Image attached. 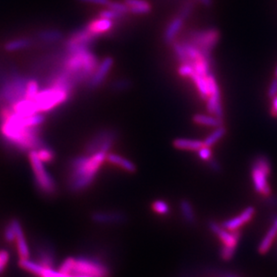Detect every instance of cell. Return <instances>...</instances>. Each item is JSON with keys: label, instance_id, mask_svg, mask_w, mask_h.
<instances>
[{"label": "cell", "instance_id": "1", "mask_svg": "<svg viewBox=\"0 0 277 277\" xmlns=\"http://www.w3.org/2000/svg\"><path fill=\"white\" fill-rule=\"evenodd\" d=\"M25 116L7 104L0 106V133L5 141L21 151L36 150L46 146L39 127H25Z\"/></svg>", "mask_w": 277, "mask_h": 277}, {"label": "cell", "instance_id": "2", "mask_svg": "<svg viewBox=\"0 0 277 277\" xmlns=\"http://www.w3.org/2000/svg\"><path fill=\"white\" fill-rule=\"evenodd\" d=\"M105 152H96L93 155H80L70 162V175L68 187L72 193L86 190L94 182L100 167L106 160Z\"/></svg>", "mask_w": 277, "mask_h": 277}, {"label": "cell", "instance_id": "3", "mask_svg": "<svg viewBox=\"0 0 277 277\" xmlns=\"http://www.w3.org/2000/svg\"><path fill=\"white\" fill-rule=\"evenodd\" d=\"M28 80L17 73H0V95L5 104L12 105L25 98Z\"/></svg>", "mask_w": 277, "mask_h": 277}, {"label": "cell", "instance_id": "4", "mask_svg": "<svg viewBox=\"0 0 277 277\" xmlns=\"http://www.w3.org/2000/svg\"><path fill=\"white\" fill-rule=\"evenodd\" d=\"M111 271L108 265L95 257H75L74 270L71 276L85 275L88 277H110Z\"/></svg>", "mask_w": 277, "mask_h": 277}, {"label": "cell", "instance_id": "5", "mask_svg": "<svg viewBox=\"0 0 277 277\" xmlns=\"http://www.w3.org/2000/svg\"><path fill=\"white\" fill-rule=\"evenodd\" d=\"M30 163L32 165L34 181L36 184L39 191L43 195H52L57 191V185L53 178L50 176V173L47 171L45 167L43 165V162L38 157L35 150L29 151Z\"/></svg>", "mask_w": 277, "mask_h": 277}, {"label": "cell", "instance_id": "6", "mask_svg": "<svg viewBox=\"0 0 277 277\" xmlns=\"http://www.w3.org/2000/svg\"><path fill=\"white\" fill-rule=\"evenodd\" d=\"M219 40V33L215 28L191 31L184 41L198 48L203 55L211 62V50Z\"/></svg>", "mask_w": 277, "mask_h": 277}, {"label": "cell", "instance_id": "7", "mask_svg": "<svg viewBox=\"0 0 277 277\" xmlns=\"http://www.w3.org/2000/svg\"><path fill=\"white\" fill-rule=\"evenodd\" d=\"M270 172V163L266 157L259 156L254 160L251 169L253 186L257 193L265 197L271 195V187L268 183Z\"/></svg>", "mask_w": 277, "mask_h": 277}, {"label": "cell", "instance_id": "8", "mask_svg": "<svg viewBox=\"0 0 277 277\" xmlns=\"http://www.w3.org/2000/svg\"><path fill=\"white\" fill-rule=\"evenodd\" d=\"M71 94L61 89L48 87L45 89L39 91L34 97V103L36 104L38 113L50 112L54 108L58 107L62 103H65L69 99Z\"/></svg>", "mask_w": 277, "mask_h": 277}, {"label": "cell", "instance_id": "9", "mask_svg": "<svg viewBox=\"0 0 277 277\" xmlns=\"http://www.w3.org/2000/svg\"><path fill=\"white\" fill-rule=\"evenodd\" d=\"M118 138V132L112 128H104L98 131L91 140L87 142L85 148L87 155L96 152L108 153Z\"/></svg>", "mask_w": 277, "mask_h": 277}, {"label": "cell", "instance_id": "10", "mask_svg": "<svg viewBox=\"0 0 277 277\" xmlns=\"http://www.w3.org/2000/svg\"><path fill=\"white\" fill-rule=\"evenodd\" d=\"M96 37L98 36L89 32L87 26L76 31L71 34L65 43L67 55L76 53L81 50H89V47L95 41Z\"/></svg>", "mask_w": 277, "mask_h": 277}, {"label": "cell", "instance_id": "11", "mask_svg": "<svg viewBox=\"0 0 277 277\" xmlns=\"http://www.w3.org/2000/svg\"><path fill=\"white\" fill-rule=\"evenodd\" d=\"M207 79L210 87V96L207 99V111L211 116H216L219 120L224 121V109L221 105L219 85L215 77L212 74L209 75Z\"/></svg>", "mask_w": 277, "mask_h": 277}, {"label": "cell", "instance_id": "12", "mask_svg": "<svg viewBox=\"0 0 277 277\" xmlns=\"http://www.w3.org/2000/svg\"><path fill=\"white\" fill-rule=\"evenodd\" d=\"M209 228L211 232L219 239L223 246L237 248L241 237L240 231L230 232L226 229H224L221 225L212 220L209 223Z\"/></svg>", "mask_w": 277, "mask_h": 277}, {"label": "cell", "instance_id": "13", "mask_svg": "<svg viewBox=\"0 0 277 277\" xmlns=\"http://www.w3.org/2000/svg\"><path fill=\"white\" fill-rule=\"evenodd\" d=\"M11 223H12L14 231H15V239H14L13 243L16 245L19 260L30 258L31 251H30L29 244L25 238V232H24L22 225L17 219H12Z\"/></svg>", "mask_w": 277, "mask_h": 277}, {"label": "cell", "instance_id": "14", "mask_svg": "<svg viewBox=\"0 0 277 277\" xmlns=\"http://www.w3.org/2000/svg\"><path fill=\"white\" fill-rule=\"evenodd\" d=\"M255 213H256V210L254 207H248L242 212H240L239 215L225 220L220 225L230 232L240 231V228L244 226L245 224H248L254 218Z\"/></svg>", "mask_w": 277, "mask_h": 277}, {"label": "cell", "instance_id": "15", "mask_svg": "<svg viewBox=\"0 0 277 277\" xmlns=\"http://www.w3.org/2000/svg\"><path fill=\"white\" fill-rule=\"evenodd\" d=\"M114 65V60L112 57H106L100 62L96 68L94 74L87 81V86L89 88H96L103 82V80L107 77L109 71H111Z\"/></svg>", "mask_w": 277, "mask_h": 277}, {"label": "cell", "instance_id": "16", "mask_svg": "<svg viewBox=\"0 0 277 277\" xmlns=\"http://www.w3.org/2000/svg\"><path fill=\"white\" fill-rule=\"evenodd\" d=\"M91 219L95 224H120L126 220V216L121 211H95Z\"/></svg>", "mask_w": 277, "mask_h": 277}, {"label": "cell", "instance_id": "17", "mask_svg": "<svg viewBox=\"0 0 277 277\" xmlns=\"http://www.w3.org/2000/svg\"><path fill=\"white\" fill-rule=\"evenodd\" d=\"M184 19L180 17H177L170 21L168 27L165 28L163 35V39L167 44H171L173 41H176V37L179 32L182 29L184 25Z\"/></svg>", "mask_w": 277, "mask_h": 277}, {"label": "cell", "instance_id": "18", "mask_svg": "<svg viewBox=\"0 0 277 277\" xmlns=\"http://www.w3.org/2000/svg\"><path fill=\"white\" fill-rule=\"evenodd\" d=\"M13 111L18 115L23 116H29L38 113L36 104L33 100L23 99L17 101V103H13L11 105Z\"/></svg>", "mask_w": 277, "mask_h": 277}, {"label": "cell", "instance_id": "19", "mask_svg": "<svg viewBox=\"0 0 277 277\" xmlns=\"http://www.w3.org/2000/svg\"><path fill=\"white\" fill-rule=\"evenodd\" d=\"M113 26H114L113 20L100 17L99 19L91 21L87 25V28L89 32H91L92 33H94L97 36H100L101 34L109 32L110 30L112 29Z\"/></svg>", "mask_w": 277, "mask_h": 277}, {"label": "cell", "instance_id": "20", "mask_svg": "<svg viewBox=\"0 0 277 277\" xmlns=\"http://www.w3.org/2000/svg\"><path fill=\"white\" fill-rule=\"evenodd\" d=\"M106 160L114 165H119L123 170L127 171L129 173H134L136 172L137 167L133 162L129 160L126 157H122L118 154L109 153L106 154Z\"/></svg>", "mask_w": 277, "mask_h": 277}, {"label": "cell", "instance_id": "21", "mask_svg": "<svg viewBox=\"0 0 277 277\" xmlns=\"http://www.w3.org/2000/svg\"><path fill=\"white\" fill-rule=\"evenodd\" d=\"M276 237L277 228L273 224L265 233L263 240H261L260 244L258 245V248H257L258 253L261 255H265L268 252L276 240Z\"/></svg>", "mask_w": 277, "mask_h": 277}, {"label": "cell", "instance_id": "22", "mask_svg": "<svg viewBox=\"0 0 277 277\" xmlns=\"http://www.w3.org/2000/svg\"><path fill=\"white\" fill-rule=\"evenodd\" d=\"M38 263L45 268H54L55 265V257L51 248L42 246L39 249L37 257Z\"/></svg>", "mask_w": 277, "mask_h": 277}, {"label": "cell", "instance_id": "23", "mask_svg": "<svg viewBox=\"0 0 277 277\" xmlns=\"http://www.w3.org/2000/svg\"><path fill=\"white\" fill-rule=\"evenodd\" d=\"M129 11L134 15H146L151 11V6L145 0H124Z\"/></svg>", "mask_w": 277, "mask_h": 277}, {"label": "cell", "instance_id": "24", "mask_svg": "<svg viewBox=\"0 0 277 277\" xmlns=\"http://www.w3.org/2000/svg\"><path fill=\"white\" fill-rule=\"evenodd\" d=\"M190 78L193 80V82L195 83L196 87H197L201 97L203 100L208 99L209 96H210V87H209L207 77H203L201 75L196 74L195 72L194 74L191 76Z\"/></svg>", "mask_w": 277, "mask_h": 277}, {"label": "cell", "instance_id": "25", "mask_svg": "<svg viewBox=\"0 0 277 277\" xmlns=\"http://www.w3.org/2000/svg\"><path fill=\"white\" fill-rule=\"evenodd\" d=\"M174 148L181 150H192L197 151L200 148L204 146L203 141L197 140H187V139H176L173 141Z\"/></svg>", "mask_w": 277, "mask_h": 277}, {"label": "cell", "instance_id": "26", "mask_svg": "<svg viewBox=\"0 0 277 277\" xmlns=\"http://www.w3.org/2000/svg\"><path fill=\"white\" fill-rule=\"evenodd\" d=\"M193 121L195 124H201L204 126H209V127H219L224 125V121L219 120L214 116H205L202 114H197L193 116Z\"/></svg>", "mask_w": 277, "mask_h": 277}, {"label": "cell", "instance_id": "27", "mask_svg": "<svg viewBox=\"0 0 277 277\" xmlns=\"http://www.w3.org/2000/svg\"><path fill=\"white\" fill-rule=\"evenodd\" d=\"M32 44V40L30 38H17L5 43V50L7 51H16V50L26 49Z\"/></svg>", "mask_w": 277, "mask_h": 277}, {"label": "cell", "instance_id": "28", "mask_svg": "<svg viewBox=\"0 0 277 277\" xmlns=\"http://www.w3.org/2000/svg\"><path fill=\"white\" fill-rule=\"evenodd\" d=\"M180 210L182 213L183 218L188 224H195L196 223V215H195L194 207L191 204L188 200L184 199L180 202Z\"/></svg>", "mask_w": 277, "mask_h": 277}, {"label": "cell", "instance_id": "29", "mask_svg": "<svg viewBox=\"0 0 277 277\" xmlns=\"http://www.w3.org/2000/svg\"><path fill=\"white\" fill-rule=\"evenodd\" d=\"M37 37L42 42L54 43V42H58L59 41H61L63 35H62V32H60L59 30L49 29L39 32Z\"/></svg>", "mask_w": 277, "mask_h": 277}, {"label": "cell", "instance_id": "30", "mask_svg": "<svg viewBox=\"0 0 277 277\" xmlns=\"http://www.w3.org/2000/svg\"><path fill=\"white\" fill-rule=\"evenodd\" d=\"M225 134H226V129L224 128V125L216 127L215 130L210 135H208L206 139L203 141L204 146H207V147L213 146L216 142H218L219 140H221Z\"/></svg>", "mask_w": 277, "mask_h": 277}, {"label": "cell", "instance_id": "31", "mask_svg": "<svg viewBox=\"0 0 277 277\" xmlns=\"http://www.w3.org/2000/svg\"><path fill=\"white\" fill-rule=\"evenodd\" d=\"M172 48L174 50L178 62H180L181 64H186V63H192L190 59L188 57V55L186 53V49L182 44L181 41H175L171 43Z\"/></svg>", "mask_w": 277, "mask_h": 277}, {"label": "cell", "instance_id": "32", "mask_svg": "<svg viewBox=\"0 0 277 277\" xmlns=\"http://www.w3.org/2000/svg\"><path fill=\"white\" fill-rule=\"evenodd\" d=\"M35 151H36L38 157L43 163H50V162L53 161L54 158H55V153H54L53 150L47 146L41 147L40 149H36Z\"/></svg>", "mask_w": 277, "mask_h": 277}, {"label": "cell", "instance_id": "33", "mask_svg": "<svg viewBox=\"0 0 277 277\" xmlns=\"http://www.w3.org/2000/svg\"><path fill=\"white\" fill-rule=\"evenodd\" d=\"M40 91L39 89V84L35 79H30L26 84L25 88V98L26 99H34V97L37 95Z\"/></svg>", "mask_w": 277, "mask_h": 277}, {"label": "cell", "instance_id": "34", "mask_svg": "<svg viewBox=\"0 0 277 277\" xmlns=\"http://www.w3.org/2000/svg\"><path fill=\"white\" fill-rule=\"evenodd\" d=\"M151 209L154 212L159 215H167L170 212V204L163 200H156L151 204Z\"/></svg>", "mask_w": 277, "mask_h": 277}, {"label": "cell", "instance_id": "35", "mask_svg": "<svg viewBox=\"0 0 277 277\" xmlns=\"http://www.w3.org/2000/svg\"><path fill=\"white\" fill-rule=\"evenodd\" d=\"M74 265L75 257H68V258H66L65 260L62 262L61 265H60L58 270L61 273L71 276V275H72V273H73V270H74Z\"/></svg>", "mask_w": 277, "mask_h": 277}, {"label": "cell", "instance_id": "36", "mask_svg": "<svg viewBox=\"0 0 277 277\" xmlns=\"http://www.w3.org/2000/svg\"><path fill=\"white\" fill-rule=\"evenodd\" d=\"M132 86L131 80L126 79H116L111 84V89L116 92L125 91Z\"/></svg>", "mask_w": 277, "mask_h": 277}, {"label": "cell", "instance_id": "37", "mask_svg": "<svg viewBox=\"0 0 277 277\" xmlns=\"http://www.w3.org/2000/svg\"><path fill=\"white\" fill-rule=\"evenodd\" d=\"M125 15H123L121 13L116 12L112 9H107V10H102L99 12V17L101 18H105L109 20H116V19H121L123 18Z\"/></svg>", "mask_w": 277, "mask_h": 277}, {"label": "cell", "instance_id": "38", "mask_svg": "<svg viewBox=\"0 0 277 277\" xmlns=\"http://www.w3.org/2000/svg\"><path fill=\"white\" fill-rule=\"evenodd\" d=\"M194 8H195L194 2L192 0H189L188 2H186V4L183 6L182 9L178 14V17H180L184 20H186L188 17H190L191 14L194 10Z\"/></svg>", "mask_w": 277, "mask_h": 277}, {"label": "cell", "instance_id": "39", "mask_svg": "<svg viewBox=\"0 0 277 277\" xmlns=\"http://www.w3.org/2000/svg\"><path fill=\"white\" fill-rule=\"evenodd\" d=\"M107 8L109 9L115 10L116 12L121 13L123 15H125L127 13H130L129 8L127 5L125 3H120V2H116V1H111L107 5Z\"/></svg>", "mask_w": 277, "mask_h": 277}, {"label": "cell", "instance_id": "40", "mask_svg": "<svg viewBox=\"0 0 277 277\" xmlns=\"http://www.w3.org/2000/svg\"><path fill=\"white\" fill-rule=\"evenodd\" d=\"M195 73L194 67L192 63H186V64H181V66L178 68V74L181 77L185 78H190L192 75Z\"/></svg>", "mask_w": 277, "mask_h": 277}, {"label": "cell", "instance_id": "41", "mask_svg": "<svg viewBox=\"0 0 277 277\" xmlns=\"http://www.w3.org/2000/svg\"><path fill=\"white\" fill-rule=\"evenodd\" d=\"M236 252V248H230V247H224L223 246V248H220V257L223 258V260L230 261L232 260L234 255Z\"/></svg>", "mask_w": 277, "mask_h": 277}, {"label": "cell", "instance_id": "42", "mask_svg": "<svg viewBox=\"0 0 277 277\" xmlns=\"http://www.w3.org/2000/svg\"><path fill=\"white\" fill-rule=\"evenodd\" d=\"M198 156L202 160L208 161L212 157V153H211V147H207V146H203L202 148L197 150Z\"/></svg>", "mask_w": 277, "mask_h": 277}, {"label": "cell", "instance_id": "43", "mask_svg": "<svg viewBox=\"0 0 277 277\" xmlns=\"http://www.w3.org/2000/svg\"><path fill=\"white\" fill-rule=\"evenodd\" d=\"M40 277H72L61 273L59 270L55 268H45Z\"/></svg>", "mask_w": 277, "mask_h": 277}, {"label": "cell", "instance_id": "44", "mask_svg": "<svg viewBox=\"0 0 277 277\" xmlns=\"http://www.w3.org/2000/svg\"><path fill=\"white\" fill-rule=\"evenodd\" d=\"M277 95V78L274 77V79L272 80L270 84V87L268 89V96L271 98H273Z\"/></svg>", "mask_w": 277, "mask_h": 277}, {"label": "cell", "instance_id": "45", "mask_svg": "<svg viewBox=\"0 0 277 277\" xmlns=\"http://www.w3.org/2000/svg\"><path fill=\"white\" fill-rule=\"evenodd\" d=\"M207 162H208L209 168H210L212 171H214V172H219L220 170H221V167L219 165V162L215 160L214 158L211 157V159L208 160Z\"/></svg>", "mask_w": 277, "mask_h": 277}, {"label": "cell", "instance_id": "46", "mask_svg": "<svg viewBox=\"0 0 277 277\" xmlns=\"http://www.w3.org/2000/svg\"><path fill=\"white\" fill-rule=\"evenodd\" d=\"M83 3H90V4L100 5V6H106L111 2V0H79Z\"/></svg>", "mask_w": 277, "mask_h": 277}, {"label": "cell", "instance_id": "47", "mask_svg": "<svg viewBox=\"0 0 277 277\" xmlns=\"http://www.w3.org/2000/svg\"><path fill=\"white\" fill-rule=\"evenodd\" d=\"M272 114L273 116H277V95L273 98V103H272Z\"/></svg>", "mask_w": 277, "mask_h": 277}, {"label": "cell", "instance_id": "48", "mask_svg": "<svg viewBox=\"0 0 277 277\" xmlns=\"http://www.w3.org/2000/svg\"><path fill=\"white\" fill-rule=\"evenodd\" d=\"M203 6L205 7H210L211 6V0H199Z\"/></svg>", "mask_w": 277, "mask_h": 277}, {"label": "cell", "instance_id": "49", "mask_svg": "<svg viewBox=\"0 0 277 277\" xmlns=\"http://www.w3.org/2000/svg\"><path fill=\"white\" fill-rule=\"evenodd\" d=\"M273 224L277 228V215H274L273 217Z\"/></svg>", "mask_w": 277, "mask_h": 277}, {"label": "cell", "instance_id": "50", "mask_svg": "<svg viewBox=\"0 0 277 277\" xmlns=\"http://www.w3.org/2000/svg\"><path fill=\"white\" fill-rule=\"evenodd\" d=\"M3 104H5L4 101H3V98H2V96L0 95V106L3 105Z\"/></svg>", "mask_w": 277, "mask_h": 277}, {"label": "cell", "instance_id": "51", "mask_svg": "<svg viewBox=\"0 0 277 277\" xmlns=\"http://www.w3.org/2000/svg\"><path fill=\"white\" fill-rule=\"evenodd\" d=\"M274 77H276L277 78V67L276 69H275V71H274Z\"/></svg>", "mask_w": 277, "mask_h": 277}, {"label": "cell", "instance_id": "52", "mask_svg": "<svg viewBox=\"0 0 277 277\" xmlns=\"http://www.w3.org/2000/svg\"><path fill=\"white\" fill-rule=\"evenodd\" d=\"M227 277H237V276H235V275H232V274H230V275H228Z\"/></svg>", "mask_w": 277, "mask_h": 277}, {"label": "cell", "instance_id": "53", "mask_svg": "<svg viewBox=\"0 0 277 277\" xmlns=\"http://www.w3.org/2000/svg\"><path fill=\"white\" fill-rule=\"evenodd\" d=\"M75 277H88V276H85V275H79V276H75Z\"/></svg>", "mask_w": 277, "mask_h": 277}, {"label": "cell", "instance_id": "54", "mask_svg": "<svg viewBox=\"0 0 277 277\" xmlns=\"http://www.w3.org/2000/svg\"><path fill=\"white\" fill-rule=\"evenodd\" d=\"M276 251H277V249H276Z\"/></svg>", "mask_w": 277, "mask_h": 277}]
</instances>
